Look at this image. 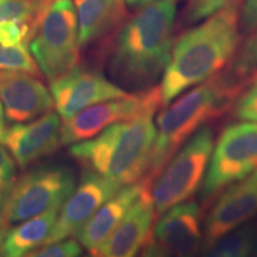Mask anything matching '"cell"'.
<instances>
[{
	"label": "cell",
	"instance_id": "cell-1",
	"mask_svg": "<svg viewBox=\"0 0 257 257\" xmlns=\"http://www.w3.org/2000/svg\"><path fill=\"white\" fill-rule=\"evenodd\" d=\"M178 0H154L124 24L113 43L110 73L128 88H146L165 72L173 49Z\"/></svg>",
	"mask_w": 257,
	"mask_h": 257
},
{
	"label": "cell",
	"instance_id": "cell-2",
	"mask_svg": "<svg viewBox=\"0 0 257 257\" xmlns=\"http://www.w3.org/2000/svg\"><path fill=\"white\" fill-rule=\"evenodd\" d=\"M238 23L234 0L176 41L160 86L163 105L216 75L229 62L238 46Z\"/></svg>",
	"mask_w": 257,
	"mask_h": 257
},
{
	"label": "cell",
	"instance_id": "cell-3",
	"mask_svg": "<svg viewBox=\"0 0 257 257\" xmlns=\"http://www.w3.org/2000/svg\"><path fill=\"white\" fill-rule=\"evenodd\" d=\"M248 85L245 79L231 68L213 75L161 111L156 121L155 142L142 180L153 185L180 147L200 126L229 110Z\"/></svg>",
	"mask_w": 257,
	"mask_h": 257
},
{
	"label": "cell",
	"instance_id": "cell-4",
	"mask_svg": "<svg viewBox=\"0 0 257 257\" xmlns=\"http://www.w3.org/2000/svg\"><path fill=\"white\" fill-rule=\"evenodd\" d=\"M155 138L153 117L137 118L112 124L94 138L74 143L69 153L85 169L124 187L144 178Z\"/></svg>",
	"mask_w": 257,
	"mask_h": 257
},
{
	"label": "cell",
	"instance_id": "cell-5",
	"mask_svg": "<svg viewBox=\"0 0 257 257\" xmlns=\"http://www.w3.org/2000/svg\"><path fill=\"white\" fill-rule=\"evenodd\" d=\"M30 51L50 82L78 66V17L72 0H54L38 14Z\"/></svg>",
	"mask_w": 257,
	"mask_h": 257
},
{
	"label": "cell",
	"instance_id": "cell-6",
	"mask_svg": "<svg viewBox=\"0 0 257 257\" xmlns=\"http://www.w3.org/2000/svg\"><path fill=\"white\" fill-rule=\"evenodd\" d=\"M75 188L76 176L69 166L50 163L35 167L12 182L2 202L0 210L6 226L62 207Z\"/></svg>",
	"mask_w": 257,
	"mask_h": 257
},
{
	"label": "cell",
	"instance_id": "cell-7",
	"mask_svg": "<svg viewBox=\"0 0 257 257\" xmlns=\"http://www.w3.org/2000/svg\"><path fill=\"white\" fill-rule=\"evenodd\" d=\"M214 147L213 130L199 128L163 167L153 182L152 198L157 219L169 208L188 201L201 187Z\"/></svg>",
	"mask_w": 257,
	"mask_h": 257
},
{
	"label": "cell",
	"instance_id": "cell-8",
	"mask_svg": "<svg viewBox=\"0 0 257 257\" xmlns=\"http://www.w3.org/2000/svg\"><path fill=\"white\" fill-rule=\"evenodd\" d=\"M257 170V123L242 120L225 127L213 147L200 188L202 201Z\"/></svg>",
	"mask_w": 257,
	"mask_h": 257
},
{
	"label": "cell",
	"instance_id": "cell-9",
	"mask_svg": "<svg viewBox=\"0 0 257 257\" xmlns=\"http://www.w3.org/2000/svg\"><path fill=\"white\" fill-rule=\"evenodd\" d=\"M163 105L160 87L130 94L125 98L99 102L85 108L61 126V144L69 146L89 140L112 124L153 117Z\"/></svg>",
	"mask_w": 257,
	"mask_h": 257
},
{
	"label": "cell",
	"instance_id": "cell-10",
	"mask_svg": "<svg viewBox=\"0 0 257 257\" xmlns=\"http://www.w3.org/2000/svg\"><path fill=\"white\" fill-rule=\"evenodd\" d=\"M121 188L114 181L83 169L79 185L62 205L46 245L76 236L96 211Z\"/></svg>",
	"mask_w": 257,
	"mask_h": 257
},
{
	"label": "cell",
	"instance_id": "cell-11",
	"mask_svg": "<svg viewBox=\"0 0 257 257\" xmlns=\"http://www.w3.org/2000/svg\"><path fill=\"white\" fill-rule=\"evenodd\" d=\"M50 93L63 120L70 119L89 106L130 95L100 73L78 66L62 78L50 82Z\"/></svg>",
	"mask_w": 257,
	"mask_h": 257
},
{
	"label": "cell",
	"instance_id": "cell-12",
	"mask_svg": "<svg viewBox=\"0 0 257 257\" xmlns=\"http://www.w3.org/2000/svg\"><path fill=\"white\" fill-rule=\"evenodd\" d=\"M257 214V170L230 185L218 198L205 220L204 246L246 224Z\"/></svg>",
	"mask_w": 257,
	"mask_h": 257
},
{
	"label": "cell",
	"instance_id": "cell-13",
	"mask_svg": "<svg viewBox=\"0 0 257 257\" xmlns=\"http://www.w3.org/2000/svg\"><path fill=\"white\" fill-rule=\"evenodd\" d=\"M0 101L6 118L15 123L37 119L54 106L43 82L23 72H0Z\"/></svg>",
	"mask_w": 257,
	"mask_h": 257
},
{
	"label": "cell",
	"instance_id": "cell-14",
	"mask_svg": "<svg viewBox=\"0 0 257 257\" xmlns=\"http://www.w3.org/2000/svg\"><path fill=\"white\" fill-rule=\"evenodd\" d=\"M61 117L55 112H48L38 119L27 124L17 123L8 128L3 143L11 153L19 167L53 154L61 144Z\"/></svg>",
	"mask_w": 257,
	"mask_h": 257
},
{
	"label": "cell",
	"instance_id": "cell-15",
	"mask_svg": "<svg viewBox=\"0 0 257 257\" xmlns=\"http://www.w3.org/2000/svg\"><path fill=\"white\" fill-rule=\"evenodd\" d=\"M201 237V211L195 201L176 205L157 218L155 240L169 257H198Z\"/></svg>",
	"mask_w": 257,
	"mask_h": 257
},
{
	"label": "cell",
	"instance_id": "cell-16",
	"mask_svg": "<svg viewBox=\"0 0 257 257\" xmlns=\"http://www.w3.org/2000/svg\"><path fill=\"white\" fill-rule=\"evenodd\" d=\"M150 188L152 186L144 189L94 257H136L152 237V226L156 219Z\"/></svg>",
	"mask_w": 257,
	"mask_h": 257
},
{
	"label": "cell",
	"instance_id": "cell-17",
	"mask_svg": "<svg viewBox=\"0 0 257 257\" xmlns=\"http://www.w3.org/2000/svg\"><path fill=\"white\" fill-rule=\"evenodd\" d=\"M152 186L146 180L121 187L95 212L94 216L76 234L79 243L95 256L105 240L124 219L144 189Z\"/></svg>",
	"mask_w": 257,
	"mask_h": 257
},
{
	"label": "cell",
	"instance_id": "cell-18",
	"mask_svg": "<svg viewBox=\"0 0 257 257\" xmlns=\"http://www.w3.org/2000/svg\"><path fill=\"white\" fill-rule=\"evenodd\" d=\"M60 210L61 207H54L8 230L0 248V257H27L46 245Z\"/></svg>",
	"mask_w": 257,
	"mask_h": 257
},
{
	"label": "cell",
	"instance_id": "cell-19",
	"mask_svg": "<svg viewBox=\"0 0 257 257\" xmlns=\"http://www.w3.org/2000/svg\"><path fill=\"white\" fill-rule=\"evenodd\" d=\"M124 4V0H75L79 46L98 40L119 23Z\"/></svg>",
	"mask_w": 257,
	"mask_h": 257
},
{
	"label": "cell",
	"instance_id": "cell-20",
	"mask_svg": "<svg viewBox=\"0 0 257 257\" xmlns=\"http://www.w3.org/2000/svg\"><path fill=\"white\" fill-rule=\"evenodd\" d=\"M256 240L255 227L243 225L205 248L201 257H250Z\"/></svg>",
	"mask_w": 257,
	"mask_h": 257
},
{
	"label": "cell",
	"instance_id": "cell-21",
	"mask_svg": "<svg viewBox=\"0 0 257 257\" xmlns=\"http://www.w3.org/2000/svg\"><path fill=\"white\" fill-rule=\"evenodd\" d=\"M23 72L41 75V69L27 48V43L14 47L0 46V72Z\"/></svg>",
	"mask_w": 257,
	"mask_h": 257
},
{
	"label": "cell",
	"instance_id": "cell-22",
	"mask_svg": "<svg viewBox=\"0 0 257 257\" xmlns=\"http://www.w3.org/2000/svg\"><path fill=\"white\" fill-rule=\"evenodd\" d=\"M37 4L34 0H0V23L3 22H28L36 14Z\"/></svg>",
	"mask_w": 257,
	"mask_h": 257
},
{
	"label": "cell",
	"instance_id": "cell-23",
	"mask_svg": "<svg viewBox=\"0 0 257 257\" xmlns=\"http://www.w3.org/2000/svg\"><path fill=\"white\" fill-rule=\"evenodd\" d=\"M232 68L251 83L257 78V30L246 42L245 47Z\"/></svg>",
	"mask_w": 257,
	"mask_h": 257
},
{
	"label": "cell",
	"instance_id": "cell-24",
	"mask_svg": "<svg viewBox=\"0 0 257 257\" xmlns=\"http://www.w3.org/2000/svg\"><path fill=\"white\" fill-rule=\"evenodd\" d=\"M34 27L27 22H3L0 23V46L14 47L27 43V40L32 36Z\"/></svg>",
	"mask_w": 257,
	"mask_h": 257
},
{
	"label": "cell",
	"instance_id": "cell-25",
	"mask_svg": "<svg viewBox=\"0 0 257 257\" xmlns=\"http://www.w3.org/2000/svg\"><path fill=\"white\" fill-rule=\"evenodd\" d=\"M233 2L234 0H187L185 11L186 19L189 23L202 21Z\"/></svg>",
	"mask_w": 257,
	"mask_h": 257
},
{
	"label": "cell",
	"instance_id": "cell-26",
	"mask_svg": "<svg viewBox=\"0 0 257 257\" xmlns=\"http://www.w3.org/2000/svg\"><path fill=\"white\" fill-rule=\"evenodd\" d=\"M234 117L240 120L257 123V78L237 99L234 104Z\"/></svg>",
	"mask_w": 257,
	"mask_h": 257
},
{
	"label": "cell",
	"instance_id": "cell-27",
	"mask_svg": "<svg viewBox=\"0 0 257 257\" xmlns=\"http://www.w3.org/2000/svg\"><path fill=\"white\" fill-rule=\"evenodd\" d=\"M81 253L82 245L79 240L67 238L44 245L42 249L31 252L27 257H80Z\"/></svg>",
	"mask_w": 257,
	"mask_h": 257
},
{
	"label": "cell",
	"instance_id": "cell-28",
	"mask_svg": "<svg viewBox=\"0 0 257 257\" xmlns=\"http://www.w3.org/2000/svg\"><path fill=\"white\" fill-rule=\"evenodd\" d=\"M242 25L244 30L252 31L257 28V0H245L242 9Z\"/></svg>",
	"mask_w": 257,
	"mask_h": 257
},
{
	"label": "cell",
	"instance_id": "cell-29",
	"mask_svg": "<svg viewBox=\"0 0 257 257\" xmlns=\"http://www.w3.org/2000/svg\"><path fill=\"white\" fill-rule=\"evenodd\" d=\"M16 174V165L11 155L4 147H0V179L5 181H14Z\"/></svg>",
	"mask_w": 257,
	"mask_h": 257
},
{
	"label": "cell",
	"instance_id": "cell-30",
	"mask_svg": "<svg viewBox=\"0 0 257 257\" xmlns=\"http://www.w3.org/2000/svg\"><path fill=\"white\" fill-rule=\"evenodd\" d=\"M138 257H169V255L156 240L150 238Z\"/></svg>",
	"mask_w": 257,
	"mask_h": 257
},
{
	"label": "cell",
	"instance_id": "cell-31",
	"mask_svg": "<svg viewBox=\"0 0 257 257\" xmlns=\"http://www.w3.org/2000/svg\"><path fill=\"white\" fill-rule=\"evenodd\" d=\"M5 111L4 107H3L2 101H0V143H3V140H4L5 133H6V121H5Z\"/></svg>",
	"mask_w": 257,
	"mask_h": 257
},
{
	"label": "cell",
	"instance_id": "cell-32",
	"mask_svg": "<svg viewBox=\"0 0 257 257\" xmlns=\"http://www.w3.org/2000/svg\"><path fill=\"white\" fill-rule=\"evenodd\" d=\"M11 185H12V182L5 181V180L0 179V204H2L3 200L5 199L10 187H11Z\"/></svg>",
	"mask_w": 257,
	"mask_h": 257
},
{
	"label": "cell",
	"instance_id": "cell-33",
	"mask_svg": "<svg viewBox=\"0 0 257 257\" xmlns=\"http://www.w3.org/2000/svg\"><path fill=\"white\" fill-rule=\"evenodd\" d=\"M6 224L4 221V218H3V214H2V210H0V248H2V244H3V240H4V237H5V230H6Z\"/></svg>",
	"mask_w": 257,
	"mask_h": 257
},
{
	"label": "cell",
	"instance_id": "cell-34",
	"mask_svg": "<svg viewBox=\"0 0 257 257\" xmlns=\"http://www.w3.org/2000/svg\"><path fill=\"white\" fill-rule=\"evenodd\" d=\"M124 2L125 4L130 6H146L154 2V0H124Z\"/></svg>",
	"mask_w": 257,
	"mask_h": 257
},
{
	"label": "cell",
	"instance_id": "cell-35",
	"mask_svg": "<svg viewBox=\"0 0 257 257\" xmlns=\"http://www.w3.org/2000/svg\"><path fill=\"white\" fill-rule=\"evenodd\" d=\"M85 257H94L93 255H88V256H85Z\"/></svg>",
	"mask_w": 257,
	"mask_h": 257
}]
</instances>
